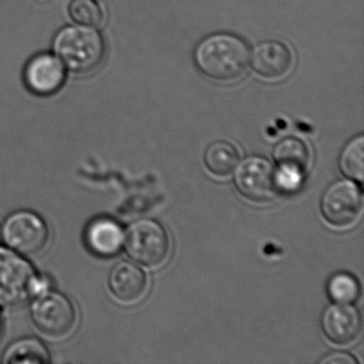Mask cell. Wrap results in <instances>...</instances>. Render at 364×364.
Segmentation results:
<instances>
[{
	"mask_svg": "<svg viewBox=\"0 0 364 364\" xmlns=\"http://www.w3.org/2000/svg\"><path fill=\"white\" fill-rule=\"evenodd\" d=\"M53 50L65 69L77 75H88L103 65L107 46L99 29L77 24L63 27L55 35Z\"/></svg>",
	"mask_w": 364,
	"mask_h": 364,
	"instance_id": "1",
	"label": "cell"
},
{
	"mask_svg": "<svg viewBox=\"0 0 364 364\" xmlns=\"http://www.w3.org/2000/svg\"><path fill=\"white\" fill-rule=\"evenodd\" d=\"M195 59L200 71L218 82H236L250 65L246 44L231 35H215L204 40L196 50Z\"/></svg>",
	"mask_w": 364,
	"mask_h": 364,
	"instance_id": "2",
	"label": "cell"
},
{
	"mask_svg": "<svg viewBox=\"0 0 364 364\" xmlns=\"http://www.w3.org/2000/svg\"><path fill=\"white\" fill-rule=\"evenodd\" d=\"M35 268L22 255L0 247V306H16L42 291Z\"/></svg>",
	"mask_w": 364,
	"mask_h": 364,
	"instance_id": "3",
	"label": "cell"
},
{
	"mask_svg": "<svg viewBox=\"0 0 364 364\" xmlns=\"http://www.w3.org/2000/svg\"><path fill=\"white\" fill-rule=\"evenodd\" d=\"M31 318L44 336L63 338L75 328L77 314L67 296L58 291H46L33 302Z\"/></svg>",
	"mask_w": 364,
	"mask_h": 364,
	"instance_id": "4",
	"label": "cell"
},
{
	"mask_svg": "<svg viewBox=\"0 0 364 364\" xmlns=\"http://www.w3.org/2000/svg\"><path fill=\"white\" fill-rule=\"evenodd\" d=\"M123 245L132 259L149 267L161 265L169 255V237L165 229L150 219L129 225Z\"/></svg>",
	"mask_w": 364,
	"mask_h": 364,
	"instance_id": "5",
	"label": "cell"
},
{
	"mask_svg": "<svg viewBox=\"0 0 364 364\" xmlns=\"http://www.w3.org/2000/svg\"><path fill=\"white\" fill-rule=\"evenodd\" d=\"M1 232L7 246L22 255L41 252L50 238L46 221L31 210H18L10 215Z\"/></svg>",
	"mask_w": 364,
	"mask_h": 364,
	"instance_id": "6",
	"label": "cell"
},
{
	"mask_svg": "<svg viewBox=\"0 0 364 364\" xmlns=\"http://www.w3.org/2000/svg\"><path fill=\"white\" fill-rule=\"evenodd\" d=\"M238 191L250 201L267 202L278 196L276 170L269 161L259 156L245 159L235 173Z\"/></svg>",
	"mask_w": 364,
	"mask_h": 364,
	"instance_id": "7",
	"label": "cell"
},
{
	"mask_svg": "<svg viewBox=\"0 0 364 364\" xmlns=\"http://www.w3.org/2000/svg\"><path fill=\"white\" fill-rule=\"evenodd\" d=\"M67 71L60 59L53 53H40L27 61L24 68L25 86L37 97H48L65 86Z\"/></svg>",
	"mask_w": 364,
	"mask_h": 364,
	"instance_id": "8",
	"label": "cell"
},
{
	"mask_svg": "<svg viewBox=\"0 0 364 364\" xmlns=\"http://www.w3.org/2000/svg\"><path fill=\"white\" fill-rule=\"evenodd\" d=\"M321 213L330 225H353L362 210L361 191L350 181H338L328 187L321 199Z\"/></svg>",
	"mask_w": 364,
	"mask_h": 364,
	"instance_id": "9",
	"label": "cell"
},
{
	"mask_svg": "<svg viewBox=\"0 0 364 364\" xmlns=\"http://www.w3.org/2000/svg\"><path fill=\"white\" fill-rule=\"evenodd\" d=\"M251 67L259 77L267 80H282L289 75L294 65L291 50L277 41H266L257 46L250 58Z\"/></svg>",
	"mask_w": 364,
	"mask_h": 364,
	"instance_id": "10",
	"label": "cell"
},
{
	"mask_svg": "<svg viewBox=\"0 0 364 364\" xmlns=\"http://www.w3.org/2000/svg\"><path fill=\"white\" fill-rule=\"evenodd\" d=\"M361 316L357 309L348 304H338L326 309L321 327L327 338L338 345L348 344L361 331Z\"/></svg>",
	"mask_w": 364,
	"mask_h": 364,
	"instance_id": "11",
	"label": "cell"
},
{
	"mask_svg": "<svg viewBox=\"0 0 364 364\" xmlns=\"http://www.w3.org/2000/svg\"><path fill=\"white\" fill-rule=\"evenodd\" d=\"M85 242L91 252L101 257L118 255L124 244L122 227L114 219L99 217L93 219L85 231Z\"/></svg>",
	"mask_w": 364,
	"mask_h": 364,
	"instance_id": "12",
	"label": "cell"
},
{
	"mask_svg": "<svg viewBox=\"0 0 364 364\" xmlns=\"http://www.w3.org/2000/svg\"><path fill=\"white\" fill-rule=\"evenodd\" d=\"M110 291L123 304H135L148 287V279L141 268L131 262H120L109 274Z\"/></svg>",
	"mask_w": 364,
	"mask_h": 364,
	"instance_id": "13",
	"label": "cell"
},
{
	"mask_svg": "<svg viewBox=\"0 0 364 364\" xmlns=\"http://www.w3.org/2000/svg\"><path fill=\"white\" fill-rule=\"evenodd\" d=\"M274 159L278 164L279 169L302 174L308 167L310 154L301 140L287 138L277 144L274 150Z\"/></svg>",
	"mask_w": 364,
	"mask_h": 364,
	"instance_id": "14",
	"label": "cell"
},
{
	"mask_svg": "<svg viewBox=\"0 0 364 364\" xmlns=\"http://www.w3.org/2000/svg\"><path fill=\"white\" fill-rule=\"evenodd\" d=\"M50 353L41 341L25 338L10 345L4 353L3 362L7 364L48 363Z\"/></svg>",
	"mask_w": 364,
	"mask_h": 364,
	"instance_id": "15",
	"label": "cell"
},
{
	"mask_svg": "<svg viewBox=\"0 0 364 364\" xmlns=\"http://www.w3.org/2000/svg\"><path fill=\"white\" fill-rule=\"evenodd\" d=\"M240 161V155L233 144L217 141L210 144L204 155L206 167L217 176H228L232 173Z\"/></svg>",
	"mask_w": 364,
	"mask_h": 364,
	"instance_id": "16",
	"label": "cell"
},
{
	"mask_svg": "<svg viewBox=\"0 0 364 364\" xmlns=\"http://www.w3.org/2000/svg\"><path fill=\"white\" fill-rule=\"evenodd\" d=\"M364 137L351 140L341 154L340 167L348 178L362 182L364 176Z\"/></svg>",
	"mask_w": 364,
	"mask_h": 364,
	"instance_id": "17",
	"label": "cell"
},
{
	"mask_svg": "<svg viewBox=\"0 0 364 364\" xmlns=\"http://www.w3.org/2000/svg\"><path fill=\"white\" fill-rule=\"evenodd\" d=\"M69 16L74 23L84 26H100L105 20L103 8L95 0H72Z\"/></svg>",
	"mask_w": 364,
	"mask_h": 364,
	"instance_id": "18",
	"label": "cell"
},
{
	"mask_svg": "<svg viewBox=\"0 0 364 364\" xmlns=\"http://www.w3.org/2000/svg\"><path fill=\"white\" fill-rule=\"evenodd\" d=\"M328 294L336 304H349L359 297L360 285L350 274L340 272L330 279Z\"/></svg>",
	"mask_w": 364,
	"mask_h": 364,
	"instance_id": "19",
	"label": "cell"
},
{
	"mask_svg": "<svg viewBox=\"0 0 364 364\" xmlns=\"http://www.w3.org/2000/svg\"><path fill=\"white\" fill-rule=\"evenodd\" d=\"M321 363L323 364H355L357 360L351 357L348 353H333L327 355L325 359L321 360Z\"/></svg>",
	"mask_w": 364,
	"mask_h": 364,
	"instance_id": "20",
	"label": "cell"
},
{
	"mask_svg": "<svg viewBox=\"0 0 364 364\" xmlns=\"http://www.w3.org/2000/svg\"><path fill=\"white\" fill-rule=\"evenodd\" d=\"M1 334H3V321H1V317H0V338H1Z\"/></svg>",
	"mask_w": 364,
	"mask_h": 364,
	"instance_id": "21",
	"label": "cell"
},
{
	"mask_svg": "<svg viewBox=\"0 0 364 364\" xmlns=\"http://www.w3.org/2000/svg\"><path fill=\"white\" fill-rule=\"evenodd\" d=\"M3 240V232H1V227H0V242Z\"/></svg>",
	"mask_w": 364,
	"mask_h": 364,
	"instance_id": "22",
	"label": "cell"
}]
</instances>
